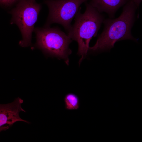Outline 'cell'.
Wrapping results in <instances>:
<instances>
[{
	"label": "cell",
	"instance_id": "cell-10",
	"mask_svg": "<svg viewBox=\"0 0 142 142\" xmlns=\"http://www.w3.org/2000/svg\"><path fill=\"white\" fill-rule=\"evenodd\" d=\"M136 4L137 7H138L140 3H141L142 0H132Z\"/></svg>",
	"mask_w": 142,
	"mask_h": 142
},
{
	"label": "cell",
	"instance_id": "cell-5",
	"mask_svg": "<svg viewBox=\"0 0 142 142\" xmlns=\"http://www.w3.org/2000/svg\"><path fill=\"white\" fill-rule=\"evenodd\" d=\"M88 0H45L49 13L44 27L54 23L62 25L68 32L71 23L78 12L80 5Z\"/></svg>",
	"mask_w": 142,
	"mask_h": 142
},
{
	"label": "cell",
	"instance_id": "cell-7",
	"mask_svg": "<svg viewBox=\"0 0 142 142\" xmlns=\"http://www.w3.org/2000/svg\"><path fill=\"white\" fill-rule=\"evenodd\" d=\"M129 0H90L89 3L99 13L105 12L113 17L117 11Z\"/></svg>",
	"mask_w": 142,
	"mask_h": 142
},
{
	"label": "cell",
	"instance_id": "cell-3",
	"mask_svg": "<svg viewBox=\"0 0 142 142\" xmlns=\"http://www.w3.org/2000/svg\"><path fill=\"white\" fill-rule=\"evenodd\" d=\"M36 46L45 53L65 60L68 64V56L71 53L69 45L72 40L58 27H36Z\"/></svg>",
	"mask_w": 142,
	"mask_h": 142
},
{
	"label": "cell",
	"instance_id": "cell-11",
	"mask_svg": "<svg viewBox=\"0 0 142 142\" xmlns=\"http://www.w3.org/2000/svg\"><path fill=\"white\" fill-rule=\"evenodd\" d=\"M3 1V0H0V4Z\"/></svg>",
	"mask_w": 142,
	"mask_h": 142
},
{
	"label": "cell",
	"instance_id": "cell-8",
	"mask_svg": "<svg viewBox=\"0 0 142 142\" xmlns=\"http://www.w3.org/2000/svg\"><path fill=\"white\" fill-rule=\"evenodd\" d=\"M65 108L69 110L78 109L79 106V101L75 94L69 93L66 94L64 98Z\"/></svg>",
	"mask_w": 142,
	"mask_h": 142
},
{
	"label": "cell",
	"instance_id": "cell-4",
	"mask_svg": "<svg viewBox=\"0 0 142 142\" xmlns=\"http://www.w3.org/2000/svg\"><path fill=\"white\" fill-rule=\"evenodd\" d=\"M41 8V4L35 0H19L10 11L11 23L17 26L22 36V39L19 42L20 46L31 45L32 33Z\"/></svg>",
	"mask_w": 142,
	"mask_h": 142
},
{
	"label": "cell",
	"instance_id": "cell-2",
	"mask_svg": "<svg viewBox=\"0 0 142 142\" xmlns=\"http://www.w3.org/2000/svg\"><path fill=\"white\" fill-rule=\"evenodd\" d=\"M85 12L81 13L80 7L75 17V22L68 32L72 40L77 42L78 54L81 57L79 64L86 57L89 43L93 37H95L104 20L103 16L89 3H85Z\"/></svg>",
	"mask_w": 142,
	"mask_h": 142
},
{
	"label": "cell",
	"instance_id": "cell-9",
	"mask_svg": "<svg viewBox=\"0 0 142 142\" xmlns=\"http://www.w3.org/2000/svg\"><path fill=\"white\" fill-rule=\"evenodd\" d=\"M19 0H3L1 4L6 7H9L16 2H18Z\"/></svg>",
	"mask_w": 142,
	"mask_h": 142
},
{
	"label": "cell",
	"instance_id": "cell-6",
	"mask_svg": "<svg viewBox=\"0 0 142 142\" xmlns=\"http://www.w3.org/2000/svg\"><path fill=\"white\" fill-rule=\"evenodd\" d=\"M23 101L22 99L18 97L11 103L0 104V128L5 124L12 126L15 123L18 121L29 123L22 119L19 116L20 112H26L21 106Z\"/></svg>",
	"mask_w": 142,
	"mask_h": 142
},
{
	"label": "cell",
	"instance_id": "cell-1",
	"mask_svg": "<svg viewBox=\"0 0 142 142\" xmlns=\"http://www.w3.org/2000/svg\"><path fill=\"white\" fill-rule=\"evenodd\" d=\"M137 7L132 0H129L123 7L118 18L104 20V28L98 37L95 45L89 47L93 52L110 50L117 42L125 40L136 41L132 36L131 29L135 19Z\"/></svg>",
	"mask_w": 142,
	"mask_h": 142
}]
</instances>
